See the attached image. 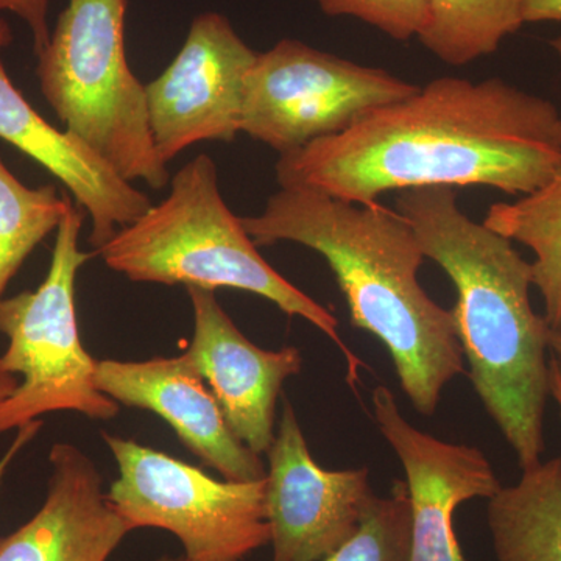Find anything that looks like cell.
<instances>
[{"mask_svg":"<svg viewBox=\"0 0 561 561\" xmlns=\"http://www.w3.org/2000/svg\"><path fill=\"white\" fill-rule=\"evenodd\" d=\"M560 113L502 79L442 77L345 131L279 154L280 187L370 205L420 187L537 191L561 164Z\"/></svg>","mask_w":561,"mask_h":561,"instance_id":"6da1fadb","label":"cell"},{"mask_svg":"<svg viewBox=\"0 0 561 561\" xmlns=\"http://www.w3.org/2000/svg\"><path fill=\"white\" fill-rule=\"evenodd\" d=\"M257 247L300 243L324 257L351 323L382 342L405 397L421 415L437 411L446 383L463 375L456 321L419 280L423 249L398 210L357 205L302 187H280L260 216L243 217Z\"/></svg>","mask_w":561,"mask_h":561,"instance_id":"7a4b0ae2","label":"cell"},{"mask_svg":"<svg viewBox=\"0 0 561 561\" xmlns=\"http://www.w3.org/2000/svg\"><path fill=\"white\" fill-rule=\"evenodd\" d=\"M397 210L456 287L451 312L472 389L519 467H535L545 454L551 328L531 306L530 262L511 239L471 220L453 187L402 191Z\"/></svg>","mask_w":561,"mask_h":561,"instance_id":"3957f363","label":"cell"},{"mask_svg":"<svg viewBox=\"0 0 561 561\" xmlns=\"http://www.w3.org/2000/svg\"><path fill=\"white\" fill-rule=\"evenodd\" d=\"M111 271L135 283L260 295L301 317L341 348L351 381L362 362L343 343L339 320L262 257L241 217L221 197L216 162L202 153L171 180V192L95 250Z\"/></svg>","mask_w":561,"mask_h":561,"instance_id":"277c9868","label":"cell"},{"mask_svg":"<svg viewBox=\"0 0 561 561\" xmlns=\"http://www.w3.org/2000/svg\"><path fill=\"white\" fill-rule=\"evenodd\" d=\"M127 0H69L38 55L41 92L65 124L128 183L168 186L151 136L146 84L125 44Z\"/></svg>","mask_w":561,"mask_h":561,"instance_id":"5b68a950","label":"cell"},{"mask_svg":"<svg viewBox=\"0 0 561 561\" xmlns=\"http://www.w3.org/2000/svg\"><path fill=\"white\" fill-rule=\"evenodd\" d=\"M84 214L69 203L38 289L0 302V332L9 339L0 368L22 376L14 393L0 402V435L46 413L77 412L91 420L119 413V404L99 389V360L84 350L77 320L76 280L91 257L79 245Z\"/></svg>","mask_w":561,"mask_h":561,"instance_id":"8992f818","label":"cell"},{"mask_svg":"<svg viewBox=\"0 0 561 561\" xmlns=\"http://www.w3.org/2000/svg\"><path fill=\"white\" fill-rule=\"evenodd\" d=\"M119 478L111 505L131 529H161L179 538L192 561H242L271 545L261 481H217L201 468L150 446L103 432Z\"/></svg>","mask_w":561,"mask_h":561,"instance_id":"52a82bcc","label":"cell"},{"mask_svg":"<svg viewBox=\"0 0 561 561\" xmlns=\"http://www.w3.org/2000/svg\"><path fill=\"white\" fill-rule=\"evenodd\" d=\"M419 84L379 68L280 39L256 55L243 81L241 133L279 154L345 131L379 106L411 98Z\"/></svg>","mask_w":561,"mask_h":561,"instance_id":"ba28073f","label":"cell"},{"mask_svg":"<svg viewBox=\"0 0 561 561\" xmlns=\"http://www.w3.org/2000/svg\"><path fill=\"white\" fill-rule=\"evenodd\" d=\"M256 51L216 11L192 21L176 57L146 84L151 136L169 164L198 142H231L241 133L243 81Z\"/></svg>","mask_w":561,"mask_h":561,"instance_id":"9c48e42d","label":"cell"},{"mask_svg":"<svg viewBox=\"0 0 561 561\" xmlns=\"http://www.w3.org/2000/svg\"><path fill=\"white\" fill-rule=\"evenodd\" d=\"M267 457L265 507L273 561L323 560L356 531L375 494L367 468H321L287 400Z\"/></svg>","mask_w":561,"mask_h":561,"instance_id":"30bf717a","label":"cell"},{"mask_svg":"<svg viewBox=\"0 0 561 561\" xmlns=\"http://www.w3.org/2000/svg\"><path fill=\"white\" fill-rule=\"evenodd\" d=\"M373 413L408 478L412 508L409 561H465L454 530V513L463 502L491 500L501 482L485 454L416 430L402 415L393 391H373Z\"/></svg>","mask_w":561,"mask_h":561,"instance_id":"8fae6325","label":"cell"},{"mask_svg":"<svg viewBox=\"0 0 561 561\" xmlns=\"http://www.w3.org/2000/svg\"><path fill=\"white\" fill-rule=\"evenodd\" d=\"M186 290L194 309V335L184 354L213 391L236 437L257 456L267 454L275 440L280 390L301 371V351L260 348L224 311L216 291Z\"/></svg>","mask_w":561,"mask_h":561,"instance_id":"7c38bea8","label":"cell"},{"mask_svg":"<svg viewBox=\"0 0 561 561\" xmlns=\"http://www.w3.org/2000/svg\"><path fill=\"white\" fill-rule=\"evenodd\" d=\"M99 389L117 404L161 416L194 456L234 482L261 481L267 468L228 426L219 402L186 354L98 362Z\"/></svg>","mask_w":561,"mask_h":561,"instance_id":"4fadbf2b","label":"cell"},{"mask_svg":"<svg viewBox=\"0 0 561 561\" xmlns=\"http://www.w3.org/2000/svg\"><path fill=\"white\" fill-rule=\"evenodd\" d=\"M11 41L10 24L0 18V139L60 180L70 197L90 216V243L99 250L153 203L87 144L69 131L58 130L33 108L3 66L2 51Z\"/></svg>","mask_w":561,"mask_h":561,"instance_id":"5bb4252c","label":"cell"},{"mask_svg":"<svg viewBox=\"0 0 561 561\" xmlns=\"http://www.w3.org/2000/svg\"><path fill=\"white\" fill-rule=\"evenodd\" d=\"M46 500L20 529L0 537V561H106L130 531L111 505L87 454L55 443Z\"/></svg>","mask_w":561,"mask_h":561,"instance_id":"9a60e30c","label":"cell"},{"mask_svg":"<svg viewBox=\"0 0 561 561\" xmlns=\"http://www.w3.org/2000/svg\"><path fill=\"white\" fill-rule=\"evenodd\" d=\"M486 522L500 561H561V457L523 470L489 500Z\"/></svg>","mask_w":561,"mask_h":561,"instance_id":"2e32d148","label":"cell"},{"mask_svg":"<svg viewBox=\"0 0 561 561\" xmlns=\"http://www.w3.org/2000/svg\"><path fill=\"white\" fill-rule=\"evenodd\" d=\"M483 224L534 253L531 283L545 305L542 317L561 331V164L537 191L491 205Z\"/></svg>","mask_w":561,"mask_h":561,"instance_id":"e0dca14e","label":"cell"},{"mask_svg":"<svg viewBox=\"0 0 561 561\" xmlns=\"http://www.w3.org/2000/svg\"><path fill=\"white\" fill-rule=\"evenodd\" d=\"M430 18L419 35L445 65L467 66L494 54L523 27L524 0H427Z\"/></svg>","mask_w":561,"mask_h":561,"instance_id":"ac0fdd59","label":"cell"},{"mask_svg":"<svg viewBox=\"0 0 561 561\" xmlns=\"http://www.w3.org/2000/svg\"><path fill=\"white\" fill-rule=\"evenodd\" d=\"M72 197L54 184L28 187L0 160V302L32 251L58 225Z\"/></svg>","mask_w":561,"mask_h":561,"instance_id":"d6986e66","label":"cell"},{"mask_svg":"<svg viewBox=\"0 0 561 561\" xmlns=\"http://www.w3.org/2000/svg\"><path fill=\"white\" fill-rule=\"evenodd\" d=\"M411 534L408 483L394 481L387 496L373 494L356 531L321 561H409Z\"/></svg>","mask_w":561,"mask_h":561,"instance_id":"ffe728a7","label":"cell"},{"mask_svg":"<svg viewBox=\"0 0 561 561\" xmlns=\"http://www.w3.org/2000/svg\"><path fill=\"white\" fill-rule=\"evenodd\" d=\"M327 16H348L378 28L391 39L419 38L430 18L427 0H317Z\"/></svg>","mask_w":561,"mask_h":561,"instance_id":"44dd1931","label":"cell"},{"mask_svg":"<svg viewBox=\"0 0 561 561\" xmlns=\"http://www.w3.org/2000/svg\"><path fill=\"white\" fill-rule=\"evenodd\" d=\"M50 0H0V13L9 11L20 18L31 28L33 50L36 57L46 49L50 39L49 14Z\"/></svg>","mask_w":561,"mask_h":561,"instance_id":"7402d4cb","label":"cell"},{"mask_svg":"<svg viewBox=\"0 0 561 561\" xmlns=\"http://www.w3.org/2000/svg\"><path fill=\"white\" fill-rule=\"evenodd\" d=\"M41 430H43V421L41 420L32 421V423L25 424V426L18 430L16 437L11 442L9 449L0 457V485H2L3 478H5L7 471H9L11 463L16 459L18 454L39 434Z\"/></svg>","mask_w":561,"mask_h":561,"instance_id":"603a6c76","label":"cell"},{"mask_svg":"<svg viewBox=\"0 0 561 561\" xmlns=\"http://www.w3.org/2000/svg\"><path fill=\"white\" fill-rule=\"evenodd\" d=\"M524 22H561V0H524Z\"/></svg>","mask_w":561,"mask_h":561,"instance_id":"cb8c5ba5","label":"cell"},{"mask_svg":"<svg viewBox=\"0 0 561 561\" xmlns=\"http://www.w3.org/2000/svg\"><path fill=\"white\" fill-rule=\"evenodd\" d=\"M549 389H551V397L559 405V415L561 420V376L559 370V362L556 357L549 360Z\"/></svg>","mask_w":561,"mask_h":561,"instance_id":"d4e9b609","label":"cell"},{"mask_svg":"<svg viewBox=\"0 0 561 561\" xmlns=\"http://www.w3.org/2000/svg\"><path fill=\"white\" fill-rule=\"evenodd\" d=\"M18 386H20V381H18L16 376L10 375V373L3 371L2 368H0V402L11 397L14 390L18 389Z\"/></svg>","mask_w":561,"mask_h":561,"instance_id":"484cf974","label":"cell"},{"mask_svg":"<svg viewBox=\"0 0 561 561\" xmlns=\"http://www.w3.org/2000/svg\"><path fill=\"white\" fill-rule=\"evenodd\" d=\"M549 350L552 351V356L559 362V370L561 376V331L549 332Z\"/></svg>","mask_w":561,"mask_h":561,"instance_id":"4316f807","label":"cell"},{"mask_svg":"<svg viewBox=\"0 0 561 561\" xmlns=\"http://www.w3.org/2000/svg\"><path fill=\"white\" fill-rule=\"evenodd\" d=\"M549 44H551L552 50L556 51L557 57H559V60L561 62V36H559V38H553ZM559 140L561 144V114L559 121Z\"/></svg>","mask_w":561,"mask_h":561,"instance_id":"83f0119b","label":"cell"},{"mask_svg":"<svg viewBox=\"0 0 561 561\" xmlns=\"http://www.w3.org/2000/svg\"><path fill=\"white\" fill-rule=\"evenodd\" d=\"M157 561H192L190 559H187V557H184V556H181V557H161L160 560H157Z\"/></svg>","mask_w":561,"mask_h":561,"instance_id":"f1b7e54d","label":"cell"}]
</instances>
